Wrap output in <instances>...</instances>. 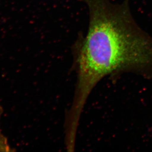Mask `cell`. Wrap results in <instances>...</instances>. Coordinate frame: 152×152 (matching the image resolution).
<instances>
[{
	"label": "cell",
	"mask_w": 152,
	"mask_h": 152,
	"mask_svg": "<svg viewBox=\"0 0 152 152\" xmlns=\"http://www.w3.org/2000/svg\"><path fill=\"white\" fill-rule=\"evenodd\" d=\"M89 12L87 34L78 54V76L65 126L77 131L88 96L103 77L124 72L152 77V37L133 18L128 3L85 0Z\"/></svg>",
	"instance_id": "6da1fadb"
},
{
	"label": "cell",
	"mask_w": 152,
	"mask_h": 152,
	"mask_svg": "<svg viewBox=\"0 0 152 152\" xmlns=\"http://www.w3.org/2000/svg\"><path fill=\"white\" fill-rule=\"evenodd\" d=\"M3 112V108L0 105V119ZM11 151H12V150L9 145L7 138L3 135L0 129V152H7Z\"/></svg>",
	"instance_id": "7a4b0ae2"
}]
</instances>
